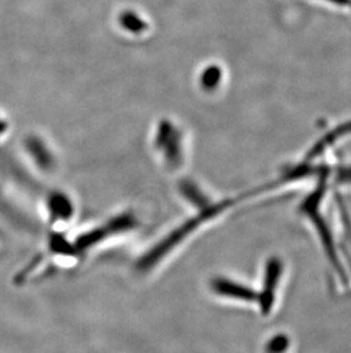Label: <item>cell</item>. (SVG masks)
I'll return each mask as SVG.
<instances>
[{
	"instance_id": "6da1fadb",
	"label": "cell",
	"mask_w": 351,
	"mask_h": 353,
	"mask_svg": "<svg viewBox=\"0 0 351 353\" xmlns=\"http://www.w3.org/2000/svg\"><path fill=\"white\" fill-rule=\"evenodd\" d=\"M281 271H283V264L277 257H273L267 262L264 287H262V293L258 294L259 303L264 314H268L272 310L273 304L275 300L276 287L279 285Z\"/></svg>"
},
{
	"instance_id": "7a4b0ae2",
	"label": "cell",
	"mask_w": 351,
	"mask_h": 353,
	"mask_svg": "<svg viewBox=\"0 0 351 353\" xmlns=\"http://www.w3.org/2000/svg\"><path fill=\"white\" fill-rule=\"evenodd\" d=\"M308 216L312 219V222L315 224L316 230L319 234L325 252H326L328 259L331 261L332 267L334 268L337 274L340 276L342 281L347 283V276H345V270L342 268L341 262L339 260L338 254H337V250H335L334 241H333L331 231L328 229V224L325 222L323 216L317 213V210L309 214Z\"/></svg>"
},
{
	"instance_id": "3957f363",
	"label": "cell",
	"mask_w": 351,
	"mask_h": 353,
	"mask_svg": "<svg viewBox=\"0 0 351 353\" xmlns=\"http://www.w3.org/2000/svg\"><path fill=\"white\" fill-rule=\"evenodd\" d=\"M212 288L215 293L222 296L246 301V302H255L258 300V294L255 293V290L225 278H217L213 280Z\"/></svg>"
},
{
	"instance_id": "277c9868",
	"label": "cell",
	"mask_w": 351,
	"mask_h": 353,
	"mask_svg": "<svg viewBox=\"0 0 351 353\" xmlns=\"http://www.w3.org/2000/svg\"><path fill=\"white\" fill-rule=\"evenodd\" d=\"M48 210L54 219L67 220L73 213L72 203L63 194H53L48 199Z\"/></svg>"
},
{
	"instance_id": "5b68a950",
	"label": "cell",
	"mask_w": 351,
	"mask_h": 353,
	"mask_svg": "<svg viewBox=\"0 0 351 353\" xmlns=\"http://www.w3.org/2000/svg\"><path fill=\"white\" fill-rule=\"evenodd\" d=\"M136 220L133 215L130 214H123L120 216L114 217L109 221V224L106 225V229L109 234H118V232H123V231L130 230L133 228L136 227Z\"/></svg>"
},
{
	"instance_id": "8992f818",
	"label": "cell",
	"mask_w": 351,
	"mask_h": 353,
	"mask_svg": "<svg viewBox=\"0 0 351 353\" xmlns=\"http://www.w3.org/2000/svg\"><path fill=\"white\" fill-rule=\"evenodd\" d=\"M180 191H182V194L187 198V200H189V201L194 203V205L202 206L203 208L208 205L206 196H204V194H203L194 184L185 182V183L182 184Z\"/></svg>"
},
{
	"instance_id": "52a82bcc",
	"label": "cell",
	"mask_w": 351,
	"mask_h": 353,
	"mask_svg": "<svg viewBox=\"0 0 351 353\" xmlns=\"http://www.w3.org/2000/svg\"><path fill=\"white\" fill-rule=\"evenodd\" d=\"M324 194L325 185L324 183H321V185L316 189L315 192H312V194L304 201V203H302L301 207H300L302 213L309 215V214L312 213V212H316L318 205L321 203V198H323Z\"/></svg>"
},
{
	"instance_id": "ba28073f",
	"label": "cell",
	"mask_w": 351,
	"mask_h": 353,
	"mask_svg": "<svg viewBox=\"0 0 351 353\" xmlns=\"http://www.w3.org/2000/svg\"><path fill=\"white\" fill-rule=\"evenodd\" d=\"M288 345H290L288 337L283 334H279L269 341L266 350H267V353H284L288 350Z\"/></svg>"
}]
</instances>
